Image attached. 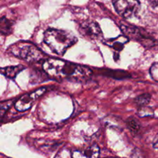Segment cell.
I'll list each match as a JSON object with an SVG mask.
<instances>
[{
  "mask_svg": "<svg viewBox=\"0 0 158 158\" xmlns=\"http://www.w3.org/2000/svg\"><path fill=\"white\" fill-rule=\"evenodd\" d=\"M43 71L52 79H66L76 82H85L90 78L92 70L87 66L69 63L60 59L49 58L43 64Z\"/></svg>",
  "mask_w": 158,
  "mask_h": 158,
  "instance_id": "obj_1",
  "label": "cell"
},
{
  "mask_svg": "<svg viewBox=\"0 0 158 158\" xmlns=\"http://www.w3.org/2000/svg\"><path fill=\"white\" fill-rule=\"evenodd\" d=\"M43 41L52 52L63 56L69 47L77 43V39L73 34L67 31L48 29L44 32Z\"/></svg>",
  "mask_w": 158,
  "mask_h": 158,
  "instance_id": "obj_2",
  "label": "cell"
},
{
  "mask_svg": "<svg viewBox=\"0 0 158 158\" xmlns=\"http://www.w3.org/2000/svg\"><path fill=\"white\" fill-rule=\"evenodd\" d=\"M15 56L27 62H38L44 58V54L35 45L27 42H18L9 48Z\"/></svg>",
  "mask_w": 158,
  "mask_h": 158,
  "instance_id": "obj_3",
  "label": "cell"
},
{
  "mask_svg": "<svg viewBox=\"0 0 158 158\" xmlns=\"http://www.w3.org/2000/svg\"><path fill=\"white\" fill-rule=\"evenodd\" d=\"M120 27H121L123 33L128 39L131 38L132 40H137L144 46L152 47V46H156L157 44L155 40L147 35L144 31H143V29L127 24H122Z\"/></svg>",
  "mask_w": 158,
  "mask_h": 158,
  "instance_id": "obj_4",
  "label": "cell"
},
{
  "mask_svg": "<svg viewBox=\"0 0 158 158\" xmlns=\"http://www.w3.org/2000/svg\"><path fill=\"white\" fill-rule=\"evenodd\" d=\"M114 8L123 18H131L136 15L140 9L139 0H114Z\"/></svg>",
  "mask_w": 158,
  "mask_h": 158,
  "instance_id": "obj_5",
  "label": "cell"
},
{
  "mask_svg": "<svg viewBox=\"0 0 158 158\" xmlns=\"http://www.w3.org/2000/svg\"><path fill=\"white\" fill-rule=\"evenodd\" d=\"M46 87H41L40 89L32 91V92L22 96L19 100L15 101V108L16 109V110L19 111V112L28 110L32 107L35 100L39 97H41L42 95H43L46 93Z\"/></svg>",
  "mask_w": 158,
  "mask_h": 158,
  "instance_id": "obj_6",
  "label": "cell"
},
{
  "mask_svg": "<svg viewBox=\"0 0 158 158\" xmlns=\"http://www.w3.org/2000/svg\"><path fill=\"white\" fill-rule=\"evenodd\" d=\"M79 32L89 40H98L102 36V31L100 27L96 22L86 21L80 25Z\"/></svg>",
  "mask_w": 158,
  "mask_h": 158,
  "instance_id": "obj_7",
  "label": "cell"
},
{
  "mask_svg": "<svg viewBox=\"0 0 158 158\" xmlns=\"http://www.w3.org/2000/svg\"><path fill=\"white\" fill-rule=\"evenodd\" d=\"M100 148L97 144H93L83 150H76L71 154L72 158H98Z\"/></svg>",
  "mask_w": 158,
  "mask_h": 158,
  "instance_id": "obj_8",
  "label": "cell"
},
{
  "mask_svg": "<svg viewBox=\"0 0 158 158\" xmlns=\"http://www.w3.org/2000/svg\"><path fill=\"white\" fill-rule=\"evenodd\" d=\"M25 69L23 65H18V66H7V67L2 68L1 72L2 75L9 79H14L18 73H19L21 71Z\"/></svg>",
  "mask_w": 158,
  "mask_h": 158,
  "instance_id": "obj_9",
  "label": "cell"
},
{
  "mask_svg": "<svg viewBox=\"0 0 158 158\" xmlns=\"http://www.w3.org/2000/svg\"><path fill=\"white\" fill-rule=\"evenodd\" d=\"M129 40V39L126 36V35H120V37L114 40H110V42L107 43H110V46H112L114 49H117V50H121L122 48L123 47V45L127 43Z\"/></svg>",
  "mask_w": 158,
  "mask_h": 158,
  "instance_id": "obj_10",
  "label": "cell"
},
{
  "mask_svg": "<svg viewBox=\"0 0 158 158\" xmlns=\"http://www.w3.org/2000/svg\"><path fill=\"white\" fill-rule=\"evenodd\" d=\"M11 28H12V23L6 19L2 17L1 19V25H0V30L2 35H7L11 32Z\"/></svg>",
  "mask_w": 158,
  "mask_h": 158,
  "instance_id": "obj_11",
  "label": "cell"
},
{
  "mask_svg": "<svg viewBox=\"0 0 158 158\" xmlns=\"http://www.w3.org/2000/svg\"><path fill=\"white\" fill-rule=\"evenodd\" d=\"M151 100V95L148 94H143L142 95H140L136 98L135 102L138 106H143L145 105L148 104Z\"/></svg>",
  "mask_w": 158,
  "mask_h": 158,
  "instance_id": "obj_12",
  "label": "cell"
},
{
  "mask_svg": "<svg viewBox=\"0 0 158 158\" xmlns=\"http://www.w3.org/2000/svg\"><path fill=\"white\" fill-rule=\"evenodd\" d=\"M127 125L129 129L133 133H137L140 131V125H139L138 122L134 120V119H131L130 120H128Z\"/></svg>",
  "mask_w": 158,
  "mask_h": 158,
  "instance_id": "obj_13",
  "label": "cell"
},
{
  "mask_svg": "<svg viewBox=\"0 0 158 158\" xmlns=\"http://www.w3.org/2000/svg\"><path fill=\"white\" fill-rule=\"evenodd\" d=\"M151 77L154 81L158 82V63H155L151 66L150 69Z\"/></svg>",
  "mask_w": 158,
  "mask_h": 158,
  "instance_id": "obj_14",
  "label": "cell"
},
{
  "mask_svg": "<svg viewBox=\"0 0 158 158\" xmlns=\"http://www.w3.org/2000/svg\"><path fill=\"white\" fill-rule=\"evenodd\" d=\"M12 100H9V101L7 102H2V103H1V116L2 117H3V115H4V113L6 112V110L8 109V108L9 107V106L12 105Z\"/></svg>",
  "mask_w": 158,
  "mask_h": 158,
  "instance_id": "obj_15",
  "label": "cell"
},
{
  "mask_svg": "<svg viewBox=\"0 0 158 158\" xmlns=\"http://www.w3.org/2000/svg\"><path fill=\"white\" fill-rule=\"evenodd\" d=\"M150 2V4L152 5L153 6H158V0H148Z\"/></svg>",
  "mask_w": 158,
  "mask_h": 158,
  "instance_id": "obj_16",
  "label": "cell"
}]
</instances>
